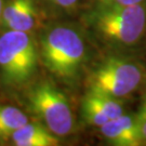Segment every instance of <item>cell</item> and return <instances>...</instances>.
Wrapping results in <instances>:
<instances>
[{"label":"cell","mask_w":146,"mask_h":146,"mask_svg":"<svg viewBox=\"0 0 146 146\" xmlns=\"http://www.w3.org/2000/svg\"><path fill=\"white\" fill-rule=\"evenodd\" d=\"M39 55L48 72L63 84L73 86L81 77L89 49L82 33L68 24L48 27L38 42Z\"/></svg>","instance_id":"6da1fadb"},{"label":"cell","mask_w":146,"mask_h":146,"mask_svg":"<svg viewBox=\"0 0 146 146\" xmlns=\"http://www.w3.org/2000/svg\"><path fill=\"white\" fill-rule=\"evenodd\" d=\"M89 29L104 43L116 48H131L146 33V2L128 7H98L84 15Z\"/></svg>","instance_id":"7a4b0ae2"},{"label":"cell","mask_w":146,"mask_h":146,"mask_svg":"<svg viewBox=\"0 0 146 146\" xmlns=\"http://www.w3.org/2000/svg\"><path fill=\"white\" fill-rule=\"evenodd\" d=\"M39 47L31 31L7 29L0 36V74L5 87L26 84L38 67Z\"/></svg>","instance_id":"3957f363"},{"label":"cell","mask_w":146,"mask_h":146,"mask_svg":"<svg viewBox=\"0 0 146 146\" xmlns=\"http://www.w3.org/2000/svg\"><path fill=\"white\" fill-rule=\"evenodd\" d=\"M146 80L139 62L122 56H108L92 68L86 78L88 91L123 100L136 92Z\"/></svg>","instance_id":"277c9868"},{"label":"cell","mask_w":146,"mask_h":146,"mask_svg":"<svg viewBox=\"0 0 146 146\" xmlns=\"http://www.w3.org/2000/svg\"><path fill=\"white\" fill-rule=\"evenodd\" d=\"M26 102L29 110L53 134L65 137L74 132L75 117L70 102L53 82L42 80L31 86Z\"/></svg>","instance_id":"5b68a950"},{"label":"cell","mask_w":146,"mask_h":146,"mask_svg":"<svg viewBox=\"0 0 146 146\" xmlns=\"http://www.w3.org/2000/svg\"><path fill=\"white\" fill-rule=\"evenodd\" d=\"M125 111L122 100L88 91L81 102V116L88 125L100 128Z\"/></svg>","instance_id":"8992f818"},{"label":"cell","mask_w":146,"mask_h":146,"mask_svg":"<svg viewBox=\"0 0 146 146\" xmlns=\"http://www.w3.org/2000/svg\"><path fill=\"white\" fill-rule=\"evenodd\" d=\"M99 129L105 141L114 146H142L146 144L141 135L136 115L133 113H123Z\"/></svg>","instance_id":"52a82bcc"},{"label":"cell","mask_w":146,"mask_h":146,"mask_svg":"<svg viewBox=\"0 0 146 146\" xmlns=\"http://www.w3.org/2000/svg\"><path fill=\"white\" fill-rule=\"evenodd\" d=\"M40 23L35 0H9L3 7L1 25L5 29L31 31Z\"/></svg>","instance_id":"ba28073f"},{"label":"cell","mask_w":146,"mask_h":146,"mask_svg":"<svg viewBox=\"0 0 146 146\" xmlns=\"http://www.w3.org/2000/svg\"><path fill=\"white\" fill-rule=\"evenodd\" d=\"M15 146H56L60 144L58 136L53 134L39 120L28 121L11 136Z\"/></svg>","instance_id":"9c48e42d"},{"label":"cell","mask_w":146,"mask_h":146,"mask_svg":"<svg viewBox=\"0 0 146 146\" xmlns=\"http://www.w3.org/2000/svg\"><path fill=\"white\" fill-rule=\"evenodd\" d=\"M28 121V117L14 106L0 107V141L11 140L12 134Z\"/></svg>","instance_id":"30bf717a"},{"label":"cell","mask_w":146,"mask_h":146,"mask_svg":"<svg viewBox=\"0 0 146 146\" xmlns=\"http://www.w3.org/2000/svg\"><path fill=\"white\" fill-rule=\"evenodd\" d=\"M53 9L64 13H73L79 8L82 0H46Z\"/></svg>","instance_id":"8fae6325"},{"label":"cell","mask_w":146,"mask_h":146,"mask_svg":"<svg viewBox=\"0 0 146 146\" xmlns=\"http://www.w3.org/2000/svg\"><path fill=\"white\" fill-rule=\"evenodd\" d=\"M135 115L141 135L146 143V92L142 96L141 104H140L139 110H137V113H135Z\"/></svg>","instance_id":"7c38bea8"},{"label":"cell","mask_w":146,"mask_h":146,"mask_svg":"<svg viewBox=\"0 0 146 146\" xmlns=\"http://www.w3.org/2000/svg\"><path fill=\"white\" fill-rule=\"evenodd\" d=\"M98 7H128L145 3L146 0H94Z\"/></svg>","instance_id":"4fadbf2b"},{"label":"cell","mask_w":146,"mask_h":146,"mask_svg":"<svg viewBox=\"0 0 146 146\" xmlns=\"http://www.w3.org/2000/svg\"><path fill=\"white\" fill-rule=\"evenodd\" d=\"M3 7H5L3 0H0V24H1V19H2V12H3Z\"/></svg>","instance_id":"5bb4252c"}]
</instances>
